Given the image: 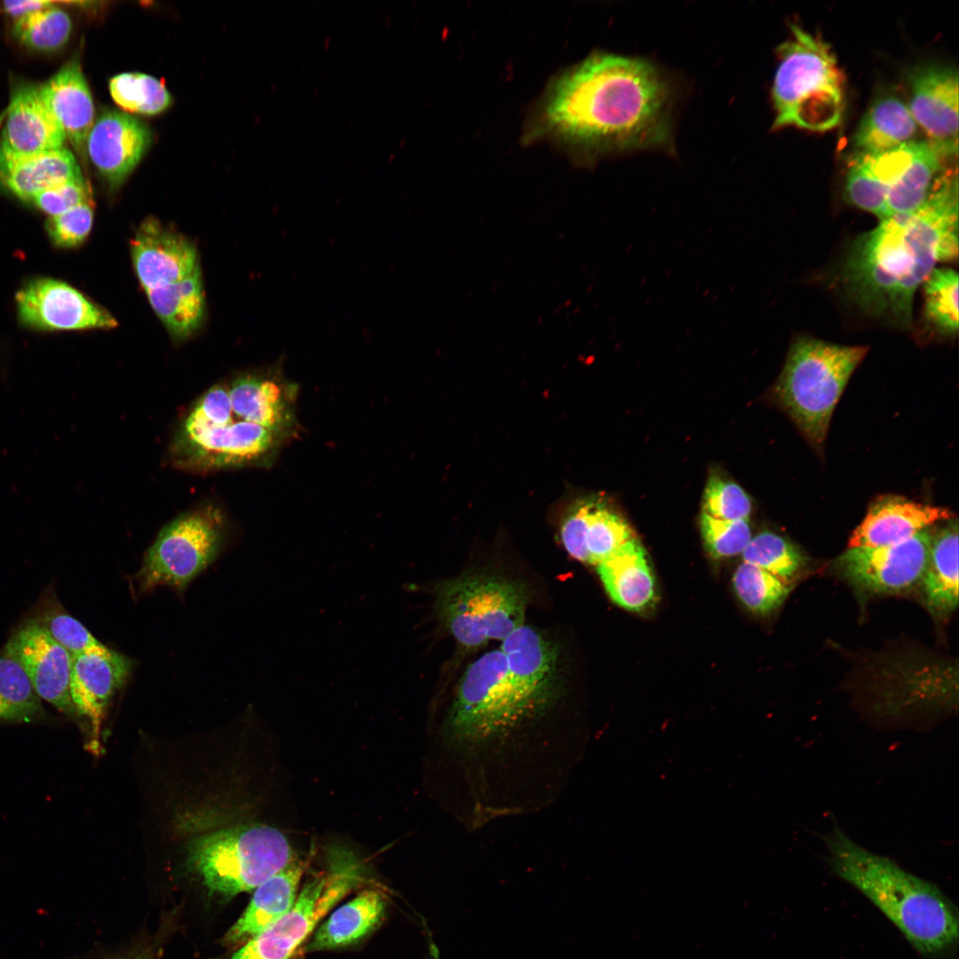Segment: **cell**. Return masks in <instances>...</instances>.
<instances>
[{"mask_svg":"<svg viewBox=\"0 0 959 959\" xmlns=\"http://www.w3.org/2000/svg\"><path fill=\"white\" fill-rule=\"evenodd\" d=\"M733 584L740 601L758 614H767L777 609L790 590L778 577L747 562L735 570Z\"/></svg>","mask_w":959,"mask_h":959,"instance_id":"obj_37","label":"cell"},{"mask_svg":"<svg viewBox=\"0 0 959 959\" xmlns=\"http://www.w3.org/2000/svg\"><path fill=\"white\" fill-rule=\"evenodd\" d=\"M133 662L104 646L73 655L70 695L76 714L88 718L98 733L106 709L126 683Z\"/></svg>","mask_w":959,"mask_h":959,"instance_id":"obj_19","label":"cell"},{"mask_svg":"<svg viewBox=\"0 0 959 959\" xmlns=\"http://www.w3.org/2000/svg\"><path fill=\"white\" fill-rule=\"evenodd\" d=\"M779 52L773 86V126L813 131L836 127L844 108V79L829 45L794 24L791 37Z\"/></svg>","mask_w":959,"mask_h":959,"instance_id":"obj_5","label":"cell"},{"mask_svg":"<svg viewBox=\"0 0 959 959\" xmlns=\"http://www.w3.org/2000/svg\"><path fill=\"white\" fill-rule=\"evenodd\" d=\"M700 529L704 547L714 559L741 554L752 538L749 520L717 519L702 512Z\"/></svg>","mask_w":959,"mask_h":959,"instance_id":"obj_41","label":"cell"},{"mask_svg":"<svg viewBox=\"0 0 959 959\" xmlns=\"http://www.w3.org/2000/svg\"><path fill=\"white\" fill-rule=\"evenodd\" d=\"M952 518L946 508L926 505L906 497L886 495L868 507L849 539L852 547H881L913 537L930 526Z\"/></svg>","mask_w":959,"mask_h":959,"instance_id":"obj_21","label":"cell"},{"mask_svg":"<svg viewBox=\"0 0 959 959\" xmlns=\"http://www.w3.org/2000/svg\"><path fill=\"white\" fill-rule=\"evenodd\" d=\"M903 163L901 147L877 155L856 154L846 173V198L881 220L889 189Z\"/></svg>","mask_w":959,"mask_h":959,"instance_id":"obj_30","label":"cell"},{"mask_svg":"<svg viewBox=\"0 0 959 959\" xmlns=\"http://www.w3.org/2000/svg\"><path fill=\"white\" fill-rule=\"evenodd\" d=\"M67 138L42 100L37 86L22 85L10 99L0 138V158L65 147Z\"/></svg>","mask_w":959,"mask_h":959,"instance_id":"obj_20","label":"cell"},{"mask_svg":"<svg viewBox=\"0 0 959 959\" xmlns=\"http://www.w3.org/2000/svg\"><path fill=\"white\" fill-rule=\"evenodd\" d=\"M925 604L938 618L958 606V522L956 519L931 534L929 558L921 580Z\"/></svg>","mask_w":959,"mask_h":959,"instance_id":"obj_28","label":"cell"},{"mask_svg":"<svg viewBox=\"0 0 959 959\" xmlns=\"http://www.w3.org/2000/svg\"><path fill=\"white\" fill-rule=\"evenodd\" d=\"M229 385L250 419L290 440L298 433L296 416L297 388L273 369L249 372L228 380Z\"/></svg>","mask_w":959,"mask_h":959,"instance_id":"obj_22","label":"cell"},{"mask_svg":"<svg viewBox=\"0 0 959 959\" xmlns=\"http://www.w3.org/2000/svg\"><path fill=\"white\" fill-rule=\"evenodd\" d=\"M385 902L376 890H365L336 909L317 929L306 951H324L357 943L383 919Z\"/></svg>","mask_w":959,"mask_h":959,"instance_id":"obj_29","label":"cell"},{"mask_svg":"<svg viewBox=\"0 0 959 959\" xmlns=\"http://www.w3.org/2000/svg\"><path fill=\"white\" fill-rule=\"evenodd\" d=\"M52 5H54L53 2L44 0L4 1L1 4V8L7 14L17 20Z\"/></svg>","mask_w":959,"mask_h":959,"instance_id":"obj_44","label":"cell"},{"mask_svg":"<svg viewBox=\"0 0 959 959\" xmlns=\"http://www.w3.org/2000/svg\"><path fill=\"white\" fill-rule=\"evenodd\" d=\"M510 678L523 698L539 711L555 717L562 698L557 675L558 652L542 634L523 624L502 640Z\"/></svg>","mask_w":959,"mask_h":959,"instance_id":"obj_15","label":"cell"},{"mask_svg":"<svg viewBox=\"0 0 959 959\" xmlns=\"http://www.w3.org/2000/svg\"><path fill=\"white\" fill-rule=\"evenodd\" d=\"M296 857L287 836L264 823L216 829L187 845L190 866L211 892L225 897L256 889Z\"/></svg>","mask_w":959,"mask_h":959,"instance_id":"obj_7","label":"cell"},{"mask_svg":"<svg viewBox=\"0 0 959 959\" xmlns=\"http://www.w3.org/2000/svg\"><path fill=\"white\" fill-rule=\"evenodd\" d=\"M544 117L554 134L590 150L661 147L670 137L669 86L646 60L595 54L555 83Z\"/></svg>","mask_w":959,"mask_h":959,"instance_id":"obj_1","label":"cell"},{"mask_svg":"<svg viewBox=\"0 0 959 959\" xmlns=\"http://www.w3.org/2000/svg\"><path fill=\"white\" fill-rule=\"evenodd\" d=\"M752 502L736 482L717 473L711 474L706 483L701 512L724 520H749Z\"/></svg>","mask_w":959,"mask_h":959,"instance_id":"obj_39","label":"cell"},{"mask_svg":"<svg viewBox=\"0 0 959 959\" xmlns=\"http://www.w3.org/2000/svg\"><path fill=\"white\" fill-rule=\"evenodd\" d=\"M917 129L907 106L896 96H884L861 119L853 146L856 154L885 153L915 140Z\"/></svg>","mask_w":959,"mask_h":959,"instance_id":"obj_31","label":"cell"},{"mask_svg":"<svg viewBox=\"0 0 959 959\" xmlns=\"http://www.w3.org/2000/svg\"><path fill=\"white\" fill-rule=\"evenodd\" d=\"M113 100L123 110L154 115L166 110L172 99L165 84L158 78L139 72H125L109 81Z\"/></svg>","mask_w":959,"mask_h":959,"instance_id":"obj_34","label":"cell"},{"mask_svg":"<svg viewBox=\"0 0 959 959\" xmlns=\"http://www.w3.org/2000/svg\"><path fill=\"white\" fill-rule=\"evenodd\" d=\"M958 249L955 172L916 210L881 219L859 235L847 252L843 283L865 311L908 328L916 289L938 263L956 259Z\"/></svg>","mask_w":959,"mask_h":959,"instance_id":"obj_2","label":"cell"},{"mask_svg":"<svg viewBox=\"0 0 959 959\" xmlns=\"http://www.w3.org/2000/svg\"><path fill=\"white\" fill-rule=\"evenodd\" d=\"M929 528L903 542L881 547L848 548L836 560L838 572L854 586L897 594L921 582L931 543Z\"/></svg>","mask_w":959,"mask_h":959,"instance_id":"obj_12","label":"cell"},{"mask_svg":"<svg viewBox=\"0 0 959 959\" xmlns=\"http://www.w3.org/2000/svg\"><path fill=\"white\" fill-rule=\"evenodd\" d=\"M22 325L44 331L112 329L116 320L82 292L65 281L38 277L16 293Z\"/></svg>","mask_w":959,"mask_h":959,"instance_id":"obj_13","label":"cell"},{"mask_svg":"<svg viewBox=\"0 0 959 959\" xmlns=\"http://www.w3.org/2000/svg\"><path fill=\"white\" fill-rule=\"evenodd\" d=\"M824 842L833 873L868 899L918 954L940 959L956 949L958 910L938 886L862 847L836 823Z\"/></svg>","mask_w":959,"mask_h":959,"instance_id":"obj_3","label":"cell"},{"mask_svg":"<svg viewBox=\"0 0 959 959\" xmlns=\"http://www.w3.org/2000/svg\"><path fill=\"white\" fill-rule=\"evenodd\" d=\"M434 596L437 618L468 649L502 641L525 622V587L505 578L461 575L439 583Z\"/></svg>","mask_w":959,"mask_h":959,"instance_id":"obj_8","label":"cell"},{"mask_svg":"<svg viewBox=\"0 0 959 959\" xmlns=\"http://www.w3.org/2000/svg\"><path fill=\"white\" fill-rule=\"evenodd\" d=\"M327 872L304 884L292 907L248 940L231 959H291L320 920L362 881V866L348 851L329 852Z\"/></svg>","mask_w":959,"mask_h":959,"instance_id":"obj_10","label":"cell"},{"mask_svg":"<svg viewBox=\"0 0 959 959\" xmlns=\"http://www.w3.org/2000/svg\"><path fill=\"white\" fill-rule=\"evenodd\" d=\"M554 504L561 543L581 562L598 565L636 537L604 495L567 489Z\"/></svg>","mask_w":959,"mask_h":959,"instance_id":"obj_11","label":"cell"},{"mask_svg":"<svg viewBox=\"0 0 959 959\" xmlns=\"http://www.w3.org/2000/svg\"><path fill=\"white\" fill-rule=\"evenodd\" d=\"M4 651L20 664L40 698L68 716L77 715L70 695L73 655L35 620L22 624Z\"/></svg>","mask_w":959,"mask_h":959,"instance_id":"obj_14","label":"cell"},{"mask_svg":"<svg viewBox=\"0 0 959 959\" xmlns=\"http://www.w3.org/2000/svg\"><path fill=\"white\" fill-rule=\"evenodd\" d=\"M89 200H91V189L83 178L44 190L35 195L30 202L49 217H53Z\"/></svg>","mask_w":959,"mask_h":959,"instance_id":"obj_43","label":"cell"},{"mask_svg":"<svg viewBox=\"0 0 959 959\" xmlns=\"http://www.w3.org/2000/svg\"><path fill=\"white\" fill-rule=\"evenodd\" d=\"M83 178L70 150L63 148L30 155L0 158V180L16 197L29 202L39 193Z\"/></svg>","mask_w":959,"mask_h":959,"instance_id":"obj_26","label":"cell"},{"mask_svg":"<svg viewBox=\"0 0 959 959\" xmlns=\"http://www.w3.org/2000/svg\"><path fill=\"white\" fill-rule=\"evenodd\" d=\"M124 959H145V958H143L142 956H133V957H129V958H124Z\"/></svg>","mask_w":959,"mask_h":959,"instance_id":"obj_45","label":"cell"},{"mask_svg":"<svg viewBox=\"0 0 959 959\" xmlns=\"http://www.w3.org/2000/svg\"><path fill=\"white\" fill-rule=\"evenodd\" d=\"M287 440L251 421L223 381L205 391L186 413L170 445V458L176 467L197 472L269 466Z\"/></svg>","mask_w":959,"mask_h":959,"instance_id":"obj_4","label":"cell"},{"mask_svg":"<svg viewBox=\"0 0 959 959\" xmlns=\"http://www.w3.org/2000/svg\"><path fill=\"white\" fill-rule=\"evenodd\" d=\"M33 620L72 655L105 646L59 604L47 605Z\"/></svg>","mask_w":959,"mask_h":959,"instance_id":"obj_40","label":"cell"},{"mask_svg":"<svg viewBox=\"0 0 959 959\" xmlns=\"http://www.w3.org/2000/svg\"><path fill=\"white\" fill-rule=\"evenodd\" d=\"M610 598L623 609L646 611L655 602L656 588L646 551L637 537L597 565Z\"/></svg>","mask_w":959,"mask_h":959,"instance_id":"obj_24","label":"cell"},{"mask_svg":"<svg viewBox=\"0 0 959 959\" xmlns=\"http://www.w3.org/2000/svg\"><path fill=\"white\" fill-rule=\"evenodd\" d=\"M907 106L928 141L941 154L955 157L958 149V74L951 67L927 65L909 79Z\"/></svg>","mask_w":959,"mask_h":959,"instance_id":"obj_16","label":"cell"},{"mask_svg":"<svg viewBox=\"0 0 959 959\" xmlns=\"http://www.w3.org/2000/svg\"><path fill=\"white\" fill-rule=\"evenodd\" d=\"M948 158L951 157L941 154L928 140L910 142L907 162L889 189L882 219L922 207L956 171L947 167L945 161Z\"/></svg>","mask_w":959,"mask_h":959,"instance_id":"obj_25","label":"cell"},{"mask_svg":"<svg viewBox=\"0 0 959 959\" xmlns=\"http://www.w3.org/2000/svg\"><path fill=\"white\" fill-rule=\"evenodd\" d=\"M44 709L20 664L4 650L0 654V721L33 722Z\"/></svg>","mask_w":959,"mask_h":959,"instance_id":"obj_33","label":"cell"},{"mask_svg":"<svg viewBox=\"0 0 959 959\" xmlns=\"http://www.w3.org/2000/svg\"><path fill=\"white\" fill-rule=\"evenodd\" d=\"M226 519L213 505L184 512L159 532L135 575L139 592L167 585L182 591L218 555Z\"/></svg>","mask_w":959,"mask_h":959,"instance_id":"obj_9","label":"cell"},{"mask_svg":"<svg viewBox=\"0 0 959 959\" xmlns=\"http://www.w3.org/2000/svg\"><path fill=\"white\" fill-rule=\"evenodd\" d=\"M37 90L67 140L82 153L94 123V104L78 59L67 62Z\"/></svg>","mask_w":959,"mask_h":959,"instance_id":"obj_23","label":"cell"},{"mask_svg":"<svg viewBox=\"0 0 959 959\" xmlns=\"http://www.w3.org/2000/svg\"><path fill=\"white\" fill-rule=\"evenodd\" d=\"M156 315L176 339H185L201 326L205 303L200 268L177 282L146 291Z\"/></svg>","mask_w":959,"mask_h":959,"instance_id":"obj_32","label":"cell"},{"mask_svg":"<svg viewBox=\"0 0 959 959\" xmlns=\"http://www.w3.org/2000/svg\"><path fill=\"white\" fill-rule=\"evenodd\" d=\"M303 870L302 861L296 857L258 886L248 907L227 931L226 941L250 939L289 912L298 895Z\"/></svg>","mask_w":959,"mask_h":959,"instance_id":"obj_27","label":"cell"},{"mask_svg":"<svg viewBox=\"0 0 959 959\" xmlns=\"http://www.w3.org/2000/svg\"><path fill=\"white\" fill-rule=\"evenodd\" d=\"M151 143L147 127L134 116L106 111L89 132L85 151L112 189L118 188L139 164Z\"/></svg>","mask_w":959,"mask_h":959,"instance_id":"obj_17","label":"cell"},{"mask_svg":"<svg viewBox=\"0 0 959 959\" xmlns=\"http://www.w3.org/2000/svg\"><path fill=\"white\" fill-rule=\"evenodd\" d=\"M131 252L146 291L181 281L199 268L194 244L152 218L144 220L136 231Z\"/></svg>","mask_w":959,"mask_h":959,"instance_id":"obj_18","label":"cell"},{"mask_svg":"<svg viewBox=\"0 0 959 959\" xmlns=\"http://www.w3.org/2000/svg\"><path fill=\"white\" fill-rule=\"evenodd\" d=\"M868 350L810 337L792 343L775 394L814 448H822L834 408Z\"/></svg>","mask_w":959,"mask_h":959,"instance_id":"obj_6","label":"cell"},{"mask_svg":"<svg viewBox=\"0 0 959 959\" xmlns=\"http://www.w3.org/2000/svg\"><path fill=\"white\" fill-rule=\"evenodd\" d=\"M741 556L744 562L769 572L786 584L805 564L804 556L797 546L767 530L752 537Z\"/></svg>","mask_w":959,"mask_h":959,"instance_id":"obj_35","label":"cell"},{"mask_svg":"<svg viewBox=\"0 0 959 959\" xmlns=\"http://www.w3.org/2000/svg\"><path fill=\"white\" fill-rule=\"evenodd\" d=\"M92 199L62 214L49 217L46 230L53 244L59 248H74L89 235L93 223Z\"/></svg>","mask_w":959,"mask_h":959,"instance_id":"obj_42","label":"cell"},{"mask_svg":"<svg viewBox=\"0 0 959 959\" xmlns=\"http://www.w3.org/2000/svg\"><path fill=\"white\" fill-rule=\"evenodd\" d=\"M924 315L941 334L958 332V274L951 268H935L923 283Z\"/></svg>","mask_w":959,"mask_h":959,"instance_id":"obj_36","label":"cell"},{"mask_svg":"<svg viewBox=\"0 0 959 959\" xmlns=\"http://www.w3.org/2000/svg\"><path fill=\"white\" fill-rule=\"evenodd\" d=\"M72 21L64 10L55 4L15 20L13 32L27 47L52 52L61 48L69 39Z\"/></svg>","mask_w":959,"mask_h":959,"instance_id":"obj_38","label":"cell"}]
</instances>
